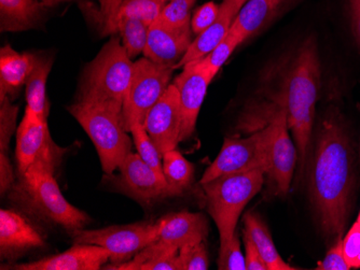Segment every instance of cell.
Here are the masks:
<instances>
[{
    "label": "cell",
    "instance_id": "cell-14",
    "mask_svg": "<svg viewBox=\"0 0 360 270\" xmlns=\"http://www.w3.org/2000/svg\"><path fill=\"white\" fill-rule=\"evenodd\" d=\"M174 80V86L179 94L180 108L183 116V127L180 140H187L195 130L196 121L205 100L208 86L212 81L203 60L189 62Z\"/></svg>",
    "mask_w": 360,
    "mask_h": 270
},
{
    "label": "cell",
    "instance_id": "cell-42",
    "mask_svg": "<svg viewBox=\"0 0 360 270\" xmlns=\"http://www.w3.org/2000/svg\"><path fill=\"white\" fill-rule=\"evenodd\" d=\"M248 0H222L221 6L230 10L234 15H238L243 6L248 3Z\"/></svg>",
    "mask_w": 360,
    "mask_h": 270
},
{
    "label": "cell",
    "instance_id": "cell-12",
    "mask_svg": "<svg viewBox=\"0 0 360 270\" xmlns=\"http://www.w3.org/2000/svg\"><path fill=\"white\" fill-rule=\"evenodd\" d=\"M143 126L161 155L175 150L181 142L183 116L179 94L174 84L167 88L163 96L153 107Z\"/></svg>",
    "mask_w": 360,
    "mask_h": 270
},
{
    "label": "cell",
    "instance_id": "cell-35",
    "mask_svg": "<svg viewBox=\"0 0 360 270\" xmlns=\"http://www.w3.org/2000/svg\"><path fill=\"white\" fill-rule=\"evenodd\" d=\"M220 6L215 3L204 4L192 14L191 28L194 35H199L210 27L219 15Z\"/></svg>",
    "mask_w": 360,
    "mask_h": 270
},
{
    "label": "cell",
    "instance_id": "cell-10",
    "mask_svg": "<svg viewBox=\"0 0 360 270\" xmlns=\"http://www.w3.org/2000/svg\"><path fill=\"white\" fill-rule=\"evenodd\" d=\"M66 150L52 140L48 119L40 118L26 107L21 124L16 130L15 158L20 176L37 163L56 170Z\"/></svg>",
    "mask_w": 360,
    "mask_h": 270
},
{
    "label": "cell",
    "instance_id": "cell-40",
    "mask_svg": "<svg viewBox=\"0 0 360 270\" xmlns=\"http://www.w3.org/2000/svg\"><path fill=\"white\" fill-rule=\"evenodd\" d=\"M139 270H183V265L177 253L155 259V261L147 262L143 264Z\"/></svg>",
    "mask_w": 360,
    "mask_h": 270
},
{
    "label": "cell",
    "instance_id": "cell-21",
    "mask_svg": "<svg viewBox=\"0 0 360 270\" xmlns=\"http://www.w3.org/2000/svg\"><path fill=\"white\" fill-rule=\"evenodd\" d=\"M46 8L41 0H0V29H30L40 21Z\"/></svg>",
    "mask_w": 360,
    "mask_h": 270
},
{
    "label": "cell",
    "instance_id": "cell-39",
    "mask_svg": "<svg viewBox=\"0 0 360 270\" xmlns=\"http://www.w3.org/2000/svg\"><path fill=\"white\" fill-rule=\"evenodd\" d=\"M15 184L13 168L5 152L0 153V189L1 194L10 192Z\"/></svg>",
    "mask_w": 360,
    "mask_h": 270
},
{
    "label": "cell",
    "instance_id": "cell-36",
    "mask_svg": "<svg viewBox=\"0 0 360 270\" xmlns=\"http://www.w3.org/2000/svg\"><path fill=\"white\" fill-rule=\"evenodd\" d=\"M317 270H349L351 269L345 253H343V241L341 237L338 238L337 243L331 248L325 259L319 262Z\"/></svg>",
    "mask_w": 360,
    "mask_h": 270
},
{
    "label": "cell",
    "instance_id": "cell-38",
    "mask_svg": "<svg viewBox=\"0 0 360 270\" xmlns=\"http://www.w3.org/2000/svg\"><path fill=\"white\" fill-rule=\"evenodd\" d=\"M243 241H244L245 245L246 270H269L266 262L261 257L260 252L258 251L250 234L246 231H244Z\"/></svg>",
    "mask_w": 360,
    "mask_h": 270
},
{
    "label": "cell",
    "instance_id": "cell-2",
    "mask_svg": "<svg viewBox=\"0 0 360 270\" xmlns=\"http://www.w3.org/2000/svg\"><path fill=\"white\" fill-rule=\"evenodd\" d=\"M321 74L316 40L314 37L307 38L287 72L283 90L277 100L281 104L278 110L286 112L287 125L298 150L300 173L304 170L309 141L312 138Z\"/></svg>",
    "mask_w": 360,
    "mask_h": 270
},
{
    "label": "cell",
    "instance_id": "cell-1",
    "mask_svg": "<svg viewBox=\"0 0 360 270\" xmlns=\"http://www.w3.org/2000/svg\"><path fill=\"white\" fill-rule=\"evenodd\" d=\"M354 187V155L341 116L323 119L313 156L309 194L327 237L340 238L349 217Z\"/></svg>",
    "mask_w": 360,
    "mask_h": 270
},
{
    "label": "cell",
    "instance_id": "cell-41",
    "mask_svg": "<svg viewBox=\"0 0 360 270\" xmlns=\"http://www.w3.org/2000/svg\"><path fill=\"white\" fill-rule=\"evenodd\" d=\"M349 7L353 33L360 46V0H349Z\"/></svg>",
    "mask_w": 360,
    "mask_h": 270
},
{
    "label": "cell",
    "instance_id": "cell-28",
    "mask_svg": "<svg viewBox=\"0 0 360 270\" xmlns=\"http://www.w3.org/2000/svg\"><path fill=\"white\" fill-rule=\"evenodd\" d=\"M129 133L132 134L133 142H134L135 148H136L137 154L141 157V160L147 163L159 176L165 178L163 169H162L161 153L159 152L157 147L153 144V141L149 137L145 126L143 124L134 125Z\"/></svg>",
    "mask_w": 360,
    "mask_h": 270
},
{
    "label": "cell",
    "instance_id": "cell-22",
    "mask_svg": "<svg viewBox=\"0 0 360 270\" xmlns=\"http://www.w3.org/2000/svg\"><path fill=\"white\" fill-rule=\"evenodd\" d=\"M276 8L273 0H248L234 19L230 32L248 39L266 26Z\"/></svg>",
    "mask_w": 360,
    "mask_h": 270
},
{
    "label": "cell",
    "instance_id": "cell-29",
    "mask_svg": "<svg viewBox=\"0 0 360 270\" xmlns=\"http://www.w3.org/2000/svg\"><path fill=\"white\" fill-rule=\"evenodd\" d=\"M244 41L245 40L238 34L229 32L226 37L216 46L215 49L212 50L207 56L202 58L212 79L215 78L216 74L219 72L220 68L226 64L234 50Z\"/></svg>",
    "mask_w": 360,
    "mask_h": 270
},
{
    "label": "cell",
    "instance_id": "cell-23",
    "mask_svg": "<svg viewBox=\"0 0 360 270\" xmlns=\"http://www.w3.org/2000/svg\"><path fill=\"white\" fill-rule=\"evenodd\" d=\"M244 224L245 231L250 234L269 270L296 269L287 264L278 254L268 227L258 215L252 212L246 213L244 217Z\"/></svg>",
    "mask_w": 360,
    "mask_h": 270
},
{
    "label": "cell",
    "instance_id": "cell-4",
    "mask_svg": "<svg viewBox=\"0 0 360 270\" xmlns=\"http://www.w3.org/2000/svg\"><path fill=\"white\" fill-rule=\"evenodd\" d=\"M54 173L41 163L32 165L12 187L10 197L28 212L70 234L84 229L90 223V217L65 198Z\"/></svg>",
    "mask_w": 360,
    "mask_h": 270
},
{
    "label": "cell",
    "instance_id": "cell-32",
    "mask_svg": "<svg viewBox=\"0 0 360 270\" xmlns=\"http://www.w3.org/2000/svg\"><path fill=\"white\" fill-rule=\"evenodd\" d=\"M178 255L183 265V270H207L210 266L204 241L184 245L180 248Z\"/></svg>",
    "mask_w": 360,
    "mask_h": 270
},
{
    "label": "cell",
    "instance_id": "cell-8",
    "mask_svg": "<svg viewBox=\"0 0 360 270\" xmlns=\"http://www.w3.org/2000/svg\"><path fill=\"white\" fill-rule=\"evenodd\" d=\"M274 133L272 122L248 138H226L216 160L206 169L201 184L226 173L269 169V151Z\"/></svg>",
    "mask_w": 360,
    "mask_h": 270
},
{
    "label": "cell",
    "instance_id": "cell-44",
    "mask_svg": "<svg viewBox=\"0 0 360 270\" xmlns=\"http://www.w3.org/2000/svg\"><path fill=\"white\" fill-rule=\"evenodd\" d=\"M360 267V255L359 257H358L357 263H356L355 268H359Z\"/></svg>",
    "mask_w": 360,
    "mask_h": 270
},
{
    "label": "cell",
    "instance_id": "cell-19",
    "mask_svg": "<svg viewBox=\"0 0 360 270\" xmlns=\"http://www.w3.org/2000/svg\"><path fill=\"white\" fill-rule=\"evenodd\" d=\"M35 62L36 54L19 53L9 44L3 46L0 50V90L15 95L27 82Z\"/></svg>",
    "mask_w": 360,
    "mask_h": 270
},
{
    "label": "cell",
    "instance_id": "cell-11",
    "mask_svg": "<svg viewBox=\"0 0 360 270\" xmlns=\"http://www.w3.org/2000/svg\"><path fill=\"white\" fill-rule=\"evenodd\" d=\"M119 175H106L117 192L127 195L139 203H150L171 196L165 178L159 176L139 154L127 155L119 167Z\"/></svg>",
    "mask_w": 360,
    "mask_h": 270
},
{
    "label": "cell",
    "instance_id": "cell-34",
    "mask_svg": "<svg viewBox=\"0 0 360 270\" xmlns=\"http://www.w3.org/2000/svg\"><path fill=\"white\" fill-rule=\"evenodd\" d=\"M100 4V13L97 21L103 35H116V23L122 0H97Z\"/></svg>",
    "mask_w": 360,
    "mask_h": 270
},
{
    "label": "cell",
    "instance_id": "cell-37",
    "mask_svg": "<svg viewBox=\"0 0 360 270\" xmlns=\"http://www.w3.org/2000/svg\"><path fill=\"white\" fill-rule=\"evenodd\" d=\"M343 253L349 267L355 268L360 255V224L358 222H355L343 239Z\"/></svg>",
    "mask_w": 360,
    "mask_h": 270
},
{
    "label": "cell",
    "instance_id": "cell-20",
    "mask_svg": "<svg viewBox=\"0 0 360 270\" xmlns=\"http://www.w3.org/2000/svg\"><path fill=\"white\" fill-rule=\"evenodd\" d=\"M236 18L230 10L220 5L217 20L201 34L196 35L187 53L176 65V69L207 56L226 37Z\"/></svg>",
    "mask_w": 360,
    "mask_h": 270
},
{
    "label": "cell",
    "instance_id": "cell-45",
    "mask_svg": "<svg viewBox=\"0 0 360 270\" xmlns=\"http://www.w3.org/2000/svg\"><path fill=\"white\" fill-rule=\"evenodd\" d=\"M275 4H276L277 6L280 5L281 0H273Z\"/></svg>",
    "mask_w": 360,
    "mask_h": 270
},
{
    "label": "cell",
    "instance_id": "cell-3",
    "mask_svg": "<svg viewBox=\"0 0 360 270\" xmlns=\"http://www.w3.org/2000/svg\"><path fill=\"white\" fill-rule=\"evenodd\" d=\"M134 62L127 55L120 38L113 35L84 68L76 102L104 107L122 114Z\"/></svg>",
    "mask_w": 360,
    "mask_h": 270
},
{
    "label": "cell",
    "instance_id": "cell-9",
    "mask_svg": "<svg viewBox=\"0 0 360 270\" xmlns=\"http://www.w3.org/2000/svg\"><path fill=\"white\" fill-rule=\"evenodd\" d=\"M158 222H139L100 229H79L72 233L75 243L104 248L110 255L111 265L131 261L137 253L157 239Z\"/></svg>",
    "mask_w": 360,
    "mask_h": 270
},
{
    "label": "cell",
    "instance_id": "cell-43",
    "mask_svg": "<svg viewBox=\"0 0 360 270\" xmlns=\"http://www.w3.org/2000/svg\"><path fill=\"white\" fill-rule=\"evenodd\" d=\"M41 1L46 7H51V6L56 5V4L64 3V1H72V0H41Z\"/></svg>",
    "mask_w": 360,
    "mask_h": 270
},
{
    "label": "cell",
    "instance_id": "cell-13",
    "mask_svg": "<svg viewBox=\"0 0 360 270\" xmlns=\"http://www.w3.org/2000/svg\"><path fill=\"white\" fill-rule=\"evenodd\" d=\"M271 122L274 124V133L269 151L266 175L274 185L275 194L285 196L290 189L291 179L298 160V150L289 135L286 112L277 110Z\"/></svg>",
    "mask_w": 360,
    "mask_h": 270
},
{
    "label": "cell",
    "instance_id": "cell-7",
    "mask_svg": "<svg viewBox=\"0 0 360 270\" xmlns=\"http://www.w3.org/2000/svg\"><path fill=\"white\" fill-rule=\"evenodd\" d=\"M174 66L161 65L143 58L134 62L132 79L123 104V122L127 133L146 119L171 84Z\"/></svg>",
    "mask_w": 360,
    "mask_h": 270
},
{
    "label": "cell",
    "instance_id": "cell-24",
    "mask_svg": "<svg viewBox=\"0 0 360 270\" xmlns=\"http://www.w3.org/2000/svg\"><path fill=\"white\" fill-rule=\"evenodd\" d=\"M52 58L48 55L36 54V62L32 74L26 82V102L28 108L40 118L48 119L49 102L46 100V86L48 76L51 72Z\"/></svg>",
    "mask_w": 360,
    "mask_h": 270
},
{
    "label": "cell",
    "instance_id": "cell-15",
    "mask_svg": "<svg viewBox=\"0 0 360 270\" xmlns=\"http://www.w3.org/2000/svg\"><path fill=\"white\" fill-rule=\"evenodd\" d=\"M193 35L191 25L171 27L157 20L149 26L148 41L143 55L161 65L176 68L191 46Z\"/></svg>",
    "mask_w": 360,
    "mask_h": 270
},
{
    "label": "cell",
    "instance_id": "cell-31",
    "mask_svg": "<svg viewBox=\"0 0 360 270\" xmlns=\"http://www.w3.org/2000/svg\"><path fill=\"white\" fill-rule=\"evenodd\" d=\"M19 108L10 102L9 96L0 90V148L6 152L14 134Z\"/></svg>",
    "mask_w": 360,
    "mask_h": 270
},
{
    "label": "cell",
    "instance_id": "cell-27",
    "mask_svg": "<svg viewBox=\"0 0 360 270\" xmlns=\"http://www.w3.org/2000/svg\"><path fill=\"white\" fill-rule=\"evenodd\" d=\"M165 6L162 0H122L117 22L119 19H135L150 26L159 19Z\"/></svg>",
    "mask_w": 360,
    "mask_h": 270
},
{
    "label": "cell",
    "instance_id": "cell-26",
    "mask_svg": "<svg viewBox=\"0 0 360 270\" xmlns=\"http://www.w3.org/2000/svg\"><path fill=\"white\" fill-rule=\"evenodd\" d=\"M149 25L135 19H119L116 25L123 48L131 60L145 51L148 41Z\"/></svg>",
    "mask_w": 360,
    "mask_h": 270
},
{
    "label": "cell",
    "instance_id": "cell-30",
    "mask_svg": "<svg viewBox=\"0 0 360 270\" xmlns=\"http://www.w3.org/2000/svg\"><path fill=\"white\" fill-rule=\"evenodd\" d=\"M196 0H171L165 4L158 21L171 27L191 25L192 9Z\"/></svg>",
    "mask_w": 360,
    "mask_h": 270
},
{
    "label": "cell",
    "instance_id": "cell-5",
    "mask_svg": "<svg viewBox=\"0 0 360 270\" xmlns=\"http://www.w3.org/2000/svg\"><path fill=\"white\" fill-rule=\"evenodd\" d=\"M264 169L226 173L203 183L208 212L217 225L220 249L231 241L238 217L245 207L260 192L264 183Z\"/></svg>",
    "mask_w": 360,
    "mask_h": 270
},
{
    "label": "cell",
    "instance_id": "cell-18",
    "mask_svg": "<svg viewBox=\"0 0 360 270\" xmlns=\"http://www.w3.org/2000/svg\"><path fill=\"white\" fill-rule=\"evenodd\" d=\"M155 241L179 250L184 245L202 243L208 234V223L202 213L178 212L165 215L158 221Z\"/></svg>",
    "mask_w": 360,
    "mask_h": 270
},
{
    "label": "cell",
    "instance_id": "cell-25",
    "mask_svg": "<svg viewBox=\"0 0 360 270\" xmlns=\"http://www.w3.org/2000/svg\"><path fill=\"white\" fill-rule=\"evenodd\" d=\"M162 169L171 196L183 194L191 184L194 167L179 151L171 150L162 155Z\"/></svg>",
    "mask_w": 360,
    "mask_h": 270
},
{
    "label": "cell",
    "instance_id": "cell-47",
    "mask_svg": "<svg viewBox=\"0 0 360 270\" xmlns=\"http://www.w3.org/2000/svg\"><path fill=\"white\" fill-rule=\"evenodd\" d=\"M162 1H163V3H169V1H171V0H162Z\"/></svg>",
    "mask_w": 360,
    "mask_h": 270
},
{
    "label": "cell",
    "instance_id": "cell-46",
    "mask_svg": "<svg viewBox=\"0 0 360 270\" xmlns=\"http://www.w3.org/2000/svg\"><path fill=\"white\" fill-rule=\"evenodd\" d=\"M356 222H358V223H359V224H360V212H359V215H358L357 221H356Z\"/></svg>",
    "mask_w": 360,
    "mask_h": 270
},
{
    "label": "cell",
    "instance_id": "cell-33",
    "mask_svg": "<svg viewBox=\"0 0 360 270\" xmlns=\"http://www.w3.org/2000/svg\"><path fill=\"white\" fill-rule=\"evenodd\" d=\"M217 265L220 270H246L245 255H243L240 250L238 234H234L226 248L219 250Z\"/></svg>",
    "mask_w": 360,
    "mask_h": 270
},
{
    "label": "cell",
    "instance_id": "cell-16",
    "mask_svg": "<svg viewBox=\"0 0 360 270\" xmlns=\"http://www.w3.org/2000/svg\"><path fill=\"white\" fill-rule=\"evenodd\" d=\"M110 261L107 250L94 245L75 243L62 253L44 257L32 263L3 266V269L15 270H98Z\"/></svg>",
    "mask_w": 360,
    "mask_h": 270
},
{
    "label": "cell",
    "instance_id": "cell-17",
    "mask_svg": "<svg viewBox=\"0 0 360 270\" xmlns=\"http://www.w3.org/2000/svg\"><path fill=\"white\" fill-rule=\"evenodd\" d=\"M44 245V239L35 227L19 212L0 211V253L4 259H14L30 250Z\"/></svg>",
    "mask_w": 360,
    "mask_h": 270
},
{
    "label": "cell",
    "instance_id": "cell-6",
    "mask_svg": "<svg viewBox=\"0 0 360 270\" xmlns=\"http://www.w3.org/2000/svg\"><path fill=\"white\" fill-rule=\"evenodd\" d=\"M68 111L94 144L105 175H112L132 153V140L125 130L122 114L78 102L68 107Z\"/></svg>",
    "mask_w": 360,
    "mask_h": 270
}]
</instances>
